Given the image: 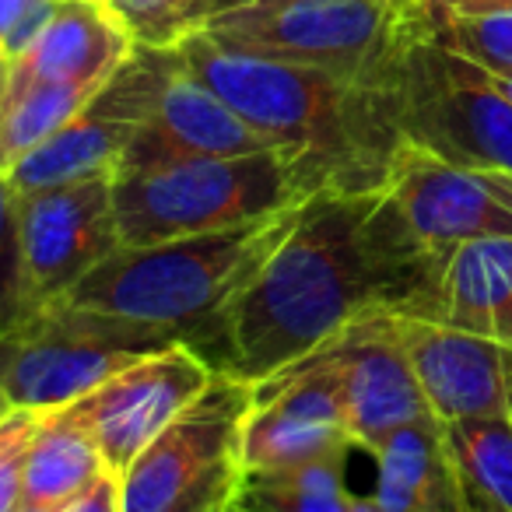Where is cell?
Masks as SVG:
<instances>
[{"instance_id":"cell-1","label":"cell","mask_w":512,"mask_h":512,"mask_svg":"<svg viewBox=\"0 0 512 512\" xmlns=\"http://www.w3.org/2000/svg\"><path fill=\"white\" fill-rule=\"evenodd\" d=\"M442 260L386 190L316 193L221 316L214 369L264 383L362 316L432 320Z\"/></svg>"},{"instance_id":"cell-2","label":"cell","mask_w":512,"mask_h":512,"mask_svg":"<svg viewBox=\"0 0 512 512\" xmlns=\"http://www.w3.org/2000/svg\"><path fill=\"white\" fill-rule=\"evenodd\" d=\"M183 67L278 148L306 158L327 190H383L400 127L390 81L344 78L320 67L267 60L193 32L176 46ZM393 78V74H390Z\"/></svg>"},{"instance_id":"cell-3","label":"cell","mask_w":512,"mask_h":512,"mask_svg":"<svg viewBox=\"0 0 512 512\" xmlns=\"http://www.w3.org/2000/svg\"><path fill=\"white\" fill-rule=\"evenodd\" d=\"M299 207L228 232L123 246L81 278L64 302L165 327L211 358L221 316L292 232Z\"/></svg>"},{"instance_id":"cell-4","label":"cell","mask_w":512,"mask_h":512,"mask_svg":"<svg viewBox=\"0 0 512 512\" xmlns=\"http://www.w3.org/2000/svg\"><path fill=\"white\" fill-rule=\"evenodd\" d=\"M327 179L295 151L193 158L162 169L123 172L113 179V204L123 246L211 235L256 225L306 204Z\"/></svg>"},{"instance_id":"cell-5","label":"cell","mask_w":512,"mask_h":512,"mask_svg":"<svg viewBox=\"0 0 512 512\" xmlns=\"http://www.w3.org/2000/svg\"><path fill=\"white\" fill-rule=\"evenodd\" d=\"M256 383L218 369L120 474L123 512H232L246 484L242 439Z\"/></svg>"},{"instance_id":"cell-6","label":"cell","mask_w":512,"mask_h":512,"mask_svg":"<svg viewBox=\"0 0 512 512\" xmlns=\"http://www.w3.org/2000/svg\"><path fill=\"white\" fill-rule=\"evenodd\" d=\"M200 32L228 50L362 81H390L414 39L400 0H260L218 11Z\"/></svg>"},{"instance_id":"cell-7","label":"cell","mask_w":512,"mask_h":512,"mask_svg":"<svg viewBox=\"0 0 512 512\" xmlns=\"http://www.w3.org/2000/svg\"><path fill=\"white\" fill-rule=\"evenodd\" d=\"M179 341L183 337L165 327L53 299L0 334V393L11 407L57 411Z\"/></svg>"},{"instance_id":"cell-8","label":"cell","mask_w":512,"mask_h":512,"mask_svg":"<svg viewBox=\"0 0 512 512\" xmlns=\"http://www.w3.org/2000/svg\"><path fill=\"white\" fill-rule=\"evenodd\" d=\"M390 88L407 144L453 165L512 172V102L481 64L414 36Z\"/></svg>"},{"instance_id":"cell-9","label":"cell","mask_w":512,"mask_h":512,"mask_svg":"<svg viewBox=\"0 0 512 512\" xmlns=\"http://www.w3.org/2000/svg\"><path fill=\"white\" fill-rule=\"evenodd\" d=\"M214 372L218 369L204 351L179 341L109 376L67 404V414L92 435L106 467L120 477L137 453L207 390Z\"/></svg>"},{"instance_id":"cell-10","label":"cell","mask_w":512,"mask_h":512,"mask_svg":"<svg viewBox=\"0 0 512 512\" xmlns=\"http://www.w3.org/2000/svg\"><path fill=\"white\" fill-rule=\"evenodd\" d=\"M351 449L341 379L320 351L256 383V404L242 439L246 474L306 467L348 456Z\"/></svg>"},{"instance_id":"cell-11","label":"cell","mask_w":512,"mask_h":512,"mask_svg":"<svg viewBox=\"0 0 512 512\" xmlns=\"http://www.w3.org/2000/svg\"><path fill=\"white\" fill-rule=\"evenodd\" d=\"M158 50L134 46L120 71L102 85V92L57 130L50 141L8 169V183L18 197L50 186L81 183V179H116L123 151L130 148L137 127L144 123L155 85Z\"/></svg>"},{"instance_id":"cell-12","label":"cell","mask_w":512,"mask_h":512,"mask_svg":"<svg viewBox=\"0 0 512 512\" xmlns=\"http://www.w3.org/2000/svg\"><path fill=\"white\" fill-rule=\"evenodd\" d=\"M383 190L432 253L474 239H512V172L453 165L404 141Z\"/></svg>"},{"instance_id":"cell-13","label":"cell","mask_w":512,"mask_h":512,"mask_svg":"<svg viewBox=\"0 0 512 512\" xmlns=\"http://www.w3.org/2000/svg\"><path fill=\"white\" fill-rule=\"evenodd\" d=\"M25 271L36 306L64 299L81 278L123 249L113 179H81L18 197Z\"/></svg>"},{"instance_id":"cell-14","label":"cell","mask_w":512,"mask_h":512,"mask_svg":"<svg viewBox=\"0 0 512 512\" xmlns=\"http://www.w3.org/2000/svg\"><path fill=\"white\" fill-rule=\"evenodd\" d=\"M267 148H278V144L249 127L204 81L193 78L176 50H158L148 113L130 148L123 151L116 176L193 162V158L256 155Z\"/></svg>"},{"instance_id":"cell-15","label":"cell","mask_w":512,"mask_h":512,"mask_svg":"<svg viewBox=\"0 0 512 512\" xmlns=\"http://www.w3.org/2000/svg\"><path fill=\"white\" fill-rule=\"evenodd\" d=\"M334 365L344 393V418L355 449L372 453L397 428L432 418L414 379L411 358L397 330V313H376L348 323L320 348ZM313 355V351H309Z\"/></svg>"},{"instance_id":"cell-16","label":"cell","mask_w":512,"mask_h":512,"mask_svg":"<svg viewBox=\"0 0 512 512\" xmlns=\"http://www.w3.org/2000/svg\"><path fill=\"white\" fill-rule=\"evenodd\" d=\"M397 330L435 421L512 414V348L404 313Z\"/></svg>"},{"instance_id":"cell-17","label":"cell","mask_w":512,"mask_h":512,"mask_svg":"<svg viewBox=\"0 0 512 512\" xmlns=\"http://www.w3.org/2000/svg\"><path fill=\"white\" fill-rule=\"evenodd\" d=\"M134 39L102 0H57L50 22L11 60L8 92L22 95L36 85H106Z\"/></svg>"},{"instance_id":"cell-18","label":"cell","mask_w":512,"mask_h":512,"mask_svg":"<svg viewBox=\"0 0 512 512\" xmlns=\"http://www.w3.org/2000/svg\"><path fill=\"white\" fill-rule=\"evenodd\" d=\"M376 498L390 512H470L467 481L449 453L442 421L421 418L372 449Z\"/></svg>"},{"instance_id":"cell-19","label":"cell","mask_w":512,"mask_h":512,"mask_svg":"<svg viewBox=\"0 0 512 512\" xmlns=\"http://www.w3.org/2000/svg\"><path fill=\"white\" fill-rule=\"evenodd\" d=\"M432 320L512 348V239H474L449 249Z\"/></svg>"},{"instance_id":"cell-20","label":"cell","mask_w":512,"mask_h":512,"mask_svg":"<svg viewBox=\"0 0 512 512\" xmlns=\"http://www.w3.org/2000/svg\"><path fill=\"white\" fill-rule=\"evenodd\" d=\"M99 446L92 435L67 414V407L46 414L36 442L25 460V488L22 502L39 509L64 512L71 502H78L102 474H106Z\"/></svg>"},{"instance_id":"cell-21","label":"cell","mask_w":512,"mask_h":512,"mask_svg":"<svg viewBox=\"0 0 512 512\" xmlns=\"http://www.w3.org/2000/svg\"><path fill=\"white\" fill-rule=\"evenodd\" d=\"M348 456L316 460L306 467L246 474L239 509L246 512H351L355 495L344 484Z\"/></svg>"},{"instance_id":"cell-22","label":"cell","mask_w":512,"mask_h":512,"mask_svg":"<svg viewBox=\"0 0 512 512\" xmlns=\"http://www.w3.org/2000/svg\"><path fill=\"white\" fill-rule=\"evenodd\" d=\"M99 92L102 85H36L0 102V172L50 141Z\"/></svg>"},{"instance_id":"cell-23","label":"cell","mask_w":512,"mask_h":512,"mask_svg":"<svg viewBox=\"0 0 512 512\" xmlns=\"http://www.w3.org/2000/svg\"><path fill=\"white\" fill-rule=\"evenodd\" d=\"M442 432L463 481L498 509L512 512V414L449 421Z\"/></svg>"},{"instance_id":"cell-24","label":"cell","mask_w":512,"mask_h":512,"mask_svg":"<svg viewBox=\"0 0 512 512\" xmlns=\"http://www.w3.org/2000/svg\"><path fill=\"white\" fill-rule=\"evenodd\" d=\"M106 4L130 32L134 46H151V50H176L214 15V0H106Z\"/></svg>"},{"instance_id":"cell-25","label":"cell","mask_w":512,"mask_h":512,"mask_svg":"<svg viewBox=\"0 0 512 512\" xmlns=\"http://www.w3.org/2000/svg\"><path fill=\"white\" fill-rule=\"evenodd\" d=\"M421 39L446 46L491 71H512V11L491 15H446L421 29Z\"/></svg>"},{"instance_id":"cell-26","label":"cell","mask_w":512,"mask_h":512,"mask_svg":"<svg viewBox=\"0 0 512 512\" xmlns=\"http://www.w3.org/2000/svg\"><path fill=\"white\" fill-rule=\"evenodd\" d=\"M36 299L25 271L22 218H18V193L11 190L8 172H0V334H8L36 313Z\"/></svg>"},{"instance_id":"cell-27","label":"cell","mask_w":512,"mask_h":512,"mask_svg":"<svg viewBox=\"0 0 512 512\" xmlns=\"http://www.w3.org/2000/svg\"><path fill=\"white\" fill-rule=\"evenodd\" d=\"M50 411H32V407H11L0 418V512H15L22 505L25 488V460L36 442Z\"/></svg>"},{"instance_id":"cell-28","label":"cell","mask_w":512,"mask_h":512,"mask_svg":"<svg viewBox=\"0 0 512 512\" xmlns=\"http://www.w3.org/2000/svg\"><path fill=\"white\" fill-rule=\"evenodd\" d=\"M57 0H0V53L15 60L50 22Z\"/></svg>"},{"instance_id":"cell-29","label":"cell","mask_w":512,"mask_h":512,"mask_svg":"<svg viewBox=\"0 0 512 512\" xmlns=\"http://www.w3.org/2000/svg\"><path fill=\"white\" fill-rule=\"evenodd\" d=\"M491 11H512V0H418L411 18L414 36H421L425 25L446 15H491Z\"/></svg>"},{"instance_id":"cell-30","label":"cell","mask_w":512,"mask_h":512,"mask_svg":"<svg viewBox=\"0 0 512 512\" xmlns=\"http://www.w3.org/2000/svg\"><path fill=\"white\" fill-rule=\"evenodd\" d=\"M64 512H123V502H120V477L113 470L99 477L78 502H71Z\"/></svg>"},{"instance_id":"cell-31","label":"cell","mask_w":512,"mask_h":512,"mask_svg":"<svg viewBox=\"0 0 512 512\" xmlns=\"http://www.w3.org/2000/svg\"><path fill=\"white\" fill-rule=\"evenodd\" d=\"M484 71H488L491 85H495L498 92H502L505 99L512 102V71H509V67H502V71H491V67H484Z\"/></svg>"},{"instance_id":"cell-32","label":"cell","mask_w":512,"mask_h":512,"mask_svg":"<svg viewBox=\"0 0 512 512\" xmlns=\"http://www.w3.org/2000/svg\"><path fill=\"white\" fill-rule=\"evenodd\" d=\"M467 495H470V512H505V509H498L495 502H488L484 495H477L470 484H467Z\"/></svg>"},{"instance_id":"cell-33","label":"cell","mask_w":512,"mask_h":512,"mask_svg":"<svg viewBox=\"0 0 512 512\" xmlns=\"http://www.w3.org/2000/svg\"><path fill=\"white\" fill-rule=\"evenodd\" d=\"M351 512H390V509H383V505H379L372 495H355V505H351Z\"/></svg>"},{"instance_id":"cell-34","label":"cell","mask_w":512,"mask_h":512,"mask_svg":"<svg viewBox=\"0 0 512 512\" xmlns=\"http://www.w3.org/2000/svg\"><path fill=\"white\" fill-rule=\"evenodd\" d=\"M8 71H11V60L0 53V102H4V92H8Z\"/></svg>"},{"instance_id":"cell-35","label":"cell","mask_w":512,"mask_h":512,"mask_svg":"<svg viewBox=\"0 0 512 512\" xmlns=\"http://www.w3.org/2000/svg\"><path fill=\"white\" fill-rule=\"evenodd\" d=\"M239 4H260V0H214V15L225 8H239Z\"/></svg>"},{"instance_id":"cell-36","label":"cell","mask_w":512,"mask_h":512,"mask_svg":"<svg viewBox=\"0 0 512 512\" xmlns=\"http://www.w3.org/2000/svg\"><path fill=\"white\" fill-rule=\"evenodd\" d=\"M400 8H404V11H407V15H411V18H414V8H418V0H400Z\"/></svg>"},{"instance_id":"cell-37","label":"cell","mask_w":512,"mask_h":512,"mask_svg":"<svg viewBox=\"0 0 512 512\" xmlns=\"http://www.w3.org/2000/svg\"><path fill=\"white\" fill-rule=\"evenodd\" d=\"M8 411H11V400L4 397V393H0V418H4V414H8Z\"/></svg>"},{"instance_id":"cell-38","label":"cell","mask_w":512,"mask_h":512,"mask_svg":"<svg viewBox=\"0 0 512 512\" xmlns=\"http://www.w3.org/2000/svg\"><path fill=\"white\" fill-rule=\"evenodd\" d=\"M15 512H50V509H39V505H25V502H22Z\"/></svg>"},{"instance_id":"cell-39","label":"cell","mask_w":512,"mask_h":512,"mask_svg":"<svg viewBox=\"0 0 512 512\" xmlns=\"http://www.w3.org/2000/svg\"><path fill=\"white\" fill-rule=\"evenodd\" d=\"M232 512H246V509H239V505H235V509H232Z\"/></svg>"},{"instance_id":"cell-40","label":"cell","mask_w":512,"mask_h":512,"mask_svg":"<svg viewBox=\"0 0 512 512\" xmlns=\"http://www.w3.org/2000/svg\"><path fill=\"white\" fill-rule=\"evenodd\" d=\"M102 4H106V0H102Z\"/></svg>"}]
</instances>
